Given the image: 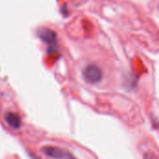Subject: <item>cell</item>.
Segmentation results:
<instances>
[{
  "label": "cell",
  "instance_id": "6da1fadb",
  "mask_svg": "<svg viewBox=\"0 0 159 159\" xmlns=\"http://www.w3.org/2000/svg\"><path fill=\"white\" fill-rule=\"evenodd\" d=\"M82 75L84 80L88 84L95 85L101 82V80L102 79V71L98 65L91 63L84 67L82 71Z\"/></svg>",
  "mask_w": 159,
  "mask_h": 159
},
{
  "label": "cell",
  "instance_id": "7a4b0ae2",
  "mask_svg": "<svg viewBox=\"0 0 159 159\" xmlns=\"http://www.w3.org/2000/svg\"><path fill=\"white\" fill-rule=\"evenodd\" d=\"M41 152L46 157L52 159H75L66 150L56 146H44Z\"/></svg>",
  "mask_w": 159,
  "mask_h": 159
},
{
  "label": "cell",
  "instance_id": "3957f363",
  "mask_svg": "<svg viewBox=\"0 0 159 159\" xmlns=\"http://www.w3.org/2000/svg\"><path fill=\"white\" fill-rule=\"evenodd\" d=\"M5 121L14 130H18L21 128V119L15 113H11V112L7 113L5 116Z\"/></svg>",
  "mask_w": 159,
  "mask_h": 159
},
{
  "label": "cell",
  "instance_id": "277c9868",
  "mask_svg": "<svg viewBox=\"0 0 159 159\" xmlns=\"http://www.w3.org/2000/svg\"><path fill=\"white\" fill-rule=\"evenodd\" d=\"M38 34H39V37L47 44L48 45L56 44V34L52 30H49L48 28L40 29V31L38 32Z\"/></svg>",
  "mask_w": 159,
  "mask_h": 159
},
{
  "label": "cell",
  "instance_id": "5b68a950",
  "mask_svg": "<svg viewBox=\"0 0 159 159\" xmlns=\"http://www.w3.org/2000/svg\"><path fill=\"white\" fill-rule=\"evenodd\" d=\"M143 159H157V157H156L155 155L152 154V153H146V154H144V156H143Z\"/></svg>",
  "mask_w": 159,
  "mask_h": 159
}]
</instances>
